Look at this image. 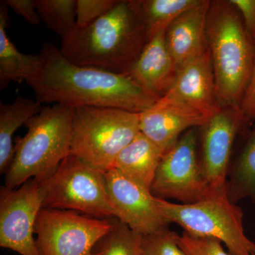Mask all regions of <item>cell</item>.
<instances>
[{"instance_id": "1", "label": "cell", "mask_w": 255, "mask_h": 255, "mask_svg": "<svg viewBox=\"0 0 255 255\" xmlns=\"http://www.w3.org/2000/svg\"><path fill=\"white\" fill-rule=\"evenodd\" d=\"M39 55L41 66L26 82L41 105L107 107L140 114L159 99L129 75L72 63L49 42L43 45Z\"/></svg>"}, {"instance_id": "2", "label": "cell", "mask_w": 255, "mask_h": 255, "mask_svg": "<svg viewBox=\"0 0 255 255\" xmlns=\"http://www.w3.org/2000/svg\"><path fill=\"white\" fill-rule=\"evenodd\" d=\"M148 41L140 0H118L90 26L75 28L60 49L76 65L128 75Z\"/></svg>"}, {"instance_id": "3", "label": "cell", "mask_w": 255, "mask_h": 255, "mask_svg": "<svg viewBox=\"0 0 255 255\" xmlns=\"http://www.w3.org/2000/svg\"><path fill=\"white\" fill-rule=\"evenodd\" d=\"M206 36L221 106H240L255 58V45L237 8L228 1H211Z\"/></svg>"}, {"instance_id": "4", "label": "cell", "mask_w": 255, "mask_h": 255, "mask_svg": "<svg viewBox=\"0 0 255 255\" xmlns=\"http://www.w3.org/2000/svg\"><path fill=\"white\" fill-rule=\"evenodd\" d=\"M74 112L67 106H46L25 124L27 132L15 138L4 186L15 189L31 179L43 181L56 170L70 154Z\"/></svg>"}, {"instance_id": "5", "label": "cell", "mask_w": 255, "mask_h": 255, "mask_svg": "<svg viewBox=\"0 0 255 255\" xmlns=\"http://www.w3.org/2000/svg\"><path fill=\"white\" fill-rule=\"evenodd\" d=\"M140 130V114L120 109H75L70 154L105 172Z\"/></svg>"}, {"instance_id": "6", "label": "cell", "mask_w": 255, "mask_h": 255, "mask_svg": "<svg viewBox=\"0 0 255 255\" xmlns=\"http://www.w3.org/2000/svg\"><path fill=\"white\" fill-rule=\"evenodd\" d=\"M157 205L166 221L181 226L184 232L218 240L234 255H255V243L245 233L243 210L231 201L228 191L214 192L191 204L157 198Z\"/></svg>"}, {"instance_id": "7", "label": "cell", "mask_w": 255, "mask_h": 255, "mask_svg": "<svg viewBox=\"0 0 255 255\" xmlns=\"http://www.w3.org/2000/svg\"><path fill=\"white\" fill-rule=\"evenodd\" d=\"M43 185V208L77 211L97 219L116 218L105 172L76 156H67Z\"/></svg>"}, {"instance_id": "8", "label": "cell", "mask_w": 255, "mask_h": 255, "mask_svg": "<svg viewBox=\"0 0 255 255\" xmlns=\"http://www.w3.org/2000/svg\"><path fill=\"white\" fill-rule=\"evenodd\" d=\"M157 199L179 204H195L209 197L211 190L201 172L196 128L184 132L177 143L164 152L151 187Z\"/></svg>"}, {"instance_id": "9", "label": "cell", "mask_w": 255, "mask_h": 255, "mask_svg": "<svg viewBox=\"0 0 255 255\" xmlns=\"http://www.w3.org/2000/svg\"><path fill=\"white\" fill-rule=\"evenodd\" d=\"M112 226L111 219L43 208L35 227L37 247L40 255H92L97 242Z\"/></svg>"}, {"instance_id": "10", "label": "cell", "mask_w": 255, "mask_h": 255, "mask_svg": "<svg viewBox=\"0 0 255 255\" xmlns=\"http://www.w3.org/2000/svg\"><path fill=\"white\" fill-rule=\"evenodd\" d=\"M43 181L31 179L15 189H0V246L20 255H40L35 227L43 208Z\"/></svg>"}, {"instance_id": "11", "label": "cell", "mask_w": 255, "mask_h": 255, "mask_svg": "<svg viewBox=\"0 0 255 255\" xmlns=\"http://www.w3.org/2000/svg\"><path fill=\"white\" fill-rule=\"evenodd\" d=\"M248 119L240 106H221L201 128V172L214 192L228 191L231 154L238 134Z\"/></svg>"}, {"instance_id": "12", "label": "cell", "mask_w": 255, "mask_h": 255, "mask_svg": "<svg viewBox=\"0 0 255 255\" xmlns=\"http://www.w3.org/2000/svg\"><path fill=\"white\" fill-rule=\"evenodd\" d=\"M105 177L117 219L143 236L168 227L150 189L115 168L106 170Z\"/></svg>"}, {"instance_id": "13", "label": "cell", "mask_w": 255, "mask_h": 255, "mask_svg": "<svg viewBox=\"0 0 255 255\" xmlns=\"http://www.w3.org/2000/svg\"><path fill=\"white\" fill-rule=\"evenodd\" d=\"M210 119L195 109L164 95L140 114V130L164 153L184 132L204 127Z\"/></svg>"}, {"instance_id": "14", "label": "cell", "mask_w": 255, "mask_h": 255, "mask_svg": "<svg viewBox=\"0 0 255 255\" xmlns=\"http://www.w3.org/2000/svg\"><path fill=\"white\" fill-rule=\"evenodd\" d=\"M211 118L221 108L215 82L210 50L184 64L173 85L164 95Z\"/></svg>"}, {"instance_id": "15", "label": "cell", "mask_w": 255, "mask_h": 255, "mask_svg": "<svg viewBox=\"0 0 255 255\" xmlns=\"http://www.w3.org/2000/svg\"><path fill=\"white\" fill-rule=\"evenodd\" d=\"M165 31L159 32L147 42L128 74L145 91L157 98L169 91L179 71L166 46Z\"/></svg>"}, {"instance_id": "16", "label": "cell", "mask_w": 255, "mask_h": 255, "mask_svg": "<svg viewBox=\"0 0 255 255\" xmlns=\"http://www.w3.org/2000/svg\"><path fill=\"white\" fill-rule=\"evenodd\" d=\"M210 4L211 1L201 0L166 30V46L179 69L209 50L206 22Z\"/></svg>"}, {"instance_id": "17", "label": "cell", "mask_w": 255, "mask_h": 255, "mask_svg": "<svg viewBox=\"0 0 255 255\" xmlns=\"http://www.w3.org/2000/svg\"><path fill=\"white\" fill-rule=\"evenodd\" d=\"M164 152L141 132L119 154L111 168L150 189Z\"/></svg>"}, {"instance_id": "18", "label": "cell", "mask_w": 255, "mask_h": 255, "mask_svg": "<svg viewBox=\"0 0 255 255\" xmlns=\"http://www.w3.org/2000/svg\"><path fill=\"white\" fill-rule=\"evenodd\" d=\"M9 8L0 2V89L4 90L11 82H26L41 66V56L18 51L7 33Z\"/></svg>"}, {"instance_id": "19", "label": "cell", "mask_w": 255, "mask_h": 255, "mask_svg": "<svg viewBox=\"0 0 255 255\" xmlns=\"http://www.w3.org/2000/svg\"><path fill=\"white\" fill-rule=\"evenodd\" d=\"M38 101L17 97L12 103L0 102V173L5 174L14 157V132L41 112Z\"/></svg>"}, {"instance_id": "20", "label": "cell", "mask_w": 255, "mask_h": 255, "mask_svg": "<svg viewBox=\"0 0 255 255\" xmlns=\"http://www.w3.org/2000/svg\"><path fill=\"white\" fill-rule=\"evenodd\" d=\"M228 194L234 204L251 199L255 204V127L248 134L237 158L230 167Z\"/></svg>"}, {"instance_id": "21", "label": "cell", "mask_w": 255, "mask_h": 255, "mask_svg": "<svg viewBox=\"0 0 255 255\" xmlns=\"http://www.w3.org/2000/svg\"><path fill=\"white\" fill-rule=\"evenodd\" d=\"M201 0H140L149 41Z\"/></svg>"}, {"instance_id": "22", "label": "cell", "mask_w": 255, "mask_h": 255, "mask_svg": "<svg viewBox=\"0 0 255 255\" xmlns=\"http://www.w3.org/2000/svg\"><path fill=\"white\" fill-rule=\"evenodd\" d=\"M110 231L97 242L92 255H144L143 236L112 218Z\"/></svg>"}, {"instance_id": "23", "label": "cell", "mask_w": 255, "mask_h": 255, "mask_svg": "<svg viewBox=\"0 0 255 255\" xmlns=\"http://www.w3.org/2000/svg\"><path fill=\"white\" fill-rule=\"evenodd\" d=\"M37 11L47 27L65 39L76 26L77 0H35Z\"/></svg>"}, {"instance_id": "24", "label": "cell", "mask_w": 255, "mask_h": 255, "mask_svg": "<svg viewBox=\"0 0 255 255\" xmlns=\"http://www.w3.org/2000/svg\"><path fill=\"white\" fill-rule=\"evenodd\" d=\"M179 237L168 227L144 236V255H187L179 245Z\"/></svg>"}, {"instance_id": "25", "label": "cell", "mask_w": 255, "mask_h": 255, "mask_svg": "<svg viewBox=\"0 0 255 255\" xmlns=\"http://www.w3.org/2000/svg\"><path fill=\"white\" fill-rule=\"evenodd\" d=\"M118 0H77L76 28H86L111 11Z\"/></svg>"}, {"instance_id": "26", "label": "cell", "mask_w": 255, "mask_h": 255, "mask_svg": "<svg viewBox=\"0 0 255 255\" xmlns=\"http://www.w3.org/2000/svg\"><path fill=\"white\" fill-rule=\"evenodd\" d=\"M179 245L187 255H234L225 251L218 240L196 237L186 232L179 236Z\"/></svg>"}, {"instance_id": "27", "label": "cell", "mask_w": 255, "mask_h": 255, "mask_svg": "<svg viewBox=\"0 0 255 255\" xmlns=\"http://www.w3.org/2000/svg\"><path fill=\"white\" fill-rule=\"evenodd\" d=\"M3 4L31 25L40 23L41 18L37 11L35 0H3Z\"/></svg>"}, {"instance_id": "28", "label": "cell", "mask_w": 255, "mask_h": 255, "mask_svg": "<svg viewBox=\"0 0 255 255\" xmlns=\"http://www.w3.org/2000/svg\"><path fill=\"white\" fill-rule=\"evenodd\" d=\"M241 14L248 34L255 45V0H230Z\"/></svg>"}, {"instance_id": "29", "label": "cell", "mask_w": 255, "mask_h": 255, "mask_svg": "<svg viewBox=\"0 0 255 255\" xmlns=\"http://www.w3.org/2000/svg\"><path fill=\"white\" fill-rule=\"evenodd\" d=\"M240 107L248 120L255 122V58L251 80L243 96Z\"/></svg>"}]
</instances>
